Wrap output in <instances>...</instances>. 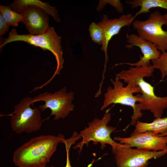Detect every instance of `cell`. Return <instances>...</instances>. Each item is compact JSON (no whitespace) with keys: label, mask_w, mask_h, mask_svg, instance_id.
<instances>
[{"label":"cell","mask_w":167,"mask_h":167,"mask_svg":"<svg viewBox=\"0 0 167 167\" xmlns=\"http://www.w3.org/2000/svg\"><path fill=\"white\" fill-rule=\"evenodd\" d=\"M154 69L152 65L131 67L115 75L118 76L120 80H123L124 83L139 87L141 95H136L140 100L138 108L141 111L149 110L156 118H161L167 108V96L161 97L156 96L154 87L143 79L151 76Z\"/></svg>","instance_id":"cell-1"},{"label":"cell","mask_w":167,"mask_h":167,"mask_svg":"<svg viewBox=\"0 0 167 167\" xmlns=\"http://www.w3.org/2000/svg\"><path fill=\"white\" fill-rule=\"evenodd\" d=\"M64 138L62 134L32 138L14 151L13 162L18 167H45Z\"/></svg>","instance_id":"cell-2"},{"label":"cell","mask_w":167,"mask_h":167,"mask_svg":"<svg viewBox=\"0 0 167 167\" xmlns=\"http://www.w3.org/2000/svg\"><path fill=\"white\" fill-rule=\"evenodd\" d=\"M62 37L58 36L53 27H49L44 34L34 35L30 34L19 35L16 30L13 29L9 32L6 38L2 39L0 48L6 45L15 41L26 42L34 46L41 48L44 50H48L51 52L55 57L57 62V67L51 78L46 83H49L57 75H59L60 71L63 68L64 60L63 51L61 45Z\"/></svg>","instance_id":"cell-3"},{"label":"cell","mask_w":167,"mask_h":167,"mask_svg":"<svg viewBox=\"0 0 167 167\" xmlns=\"http://www.w3.org/2000/svg\"><path fill=\"white\" fill-rule=\"evenodd\" d=\"M110 81L113 87L111 86L108 87L104 94L103 103L101 110H104L112 104H119L131 106L133 109V113L130 125H135L138 119L143 115L141 111L138 108V104L136 103L139 102L140 99L133 94L135 93H140V88L130 83L127 84L126 87H124L123 83L120 81L119 77L116 75L114 80L111 79Z\"/></svg>","instance_id":"cell-4"},{"label":"cell","mask_w":167,"mask_h":167,"mask_svg":"<svg viewBox=\"0 0 167 167\" xmlns=\"http://www.w3.org/2000/svg\"><path fill=\"white\" fill-rule=\"evenodd\" d=\"M32 101L30 97L23 98L15 106L11 114V127L17 134L32 133L41 129L43 121L41 111L36 107H31Z\"/></svg>","instance_id":"cell-5"},{"label":"cell","mask_w":167,"mask_h":167,"mask_svg":"<svg viewBox=\"0 0 167 167\" xmlns=\"http://www.w3.org/2000/svg\"><path fill=\"white\" fill-rule=\"evenodd\" d=\"M111 114L106 112L101 119L95 118L88 124V126L81 131L78 136L81 141L78 143L74 147V149L79 148L80 152L84 145L88 146L90 141H93L96 144L98 143L101 144V148L103 149L107 144L110 145L112 148L118 144L112 139L111 134L116 128L108 125L111 119Z\"/></svg>","instance_id":"cell-6"},{"label":"cell","mask_w":167,"mask_h":167,"mask_svg":"<svg viewBox=\"0 0 167 167\" xmlns=\"http://www.w3.org/2000/svg\"><path fill=\"white\" fill-rule=\"evenodd\" d=\"M166 24L163 15L156 11L150 14L148 18L144 21L134 20L132 25L143 39L154 44L161 52L167 49V31L162 27Z\"/></svg>","instance_id":"cell-7"},{"label":"cell","mask_w":167,"mask_h":167,"mask_svg":"<svg viewBox=\"0 0 167 167\" xmlns=\"http://www.w3.org/2000/svg\"><path fill=\"white\" fill-rule=\"evenodd\" d=\"M74 98V92H67L66 87L64 86L54 93L48 92L40 93L32 98V104L37 101H44L45 104L40 105L39 109L42 111L47 109L51 111L49 116L44 120L49 119L53 115L54 116V119L57 120L65 118L70 111H73L75 105L72 101Z\"/></svg>","instance_id":"cell-8"},{"label":"cell","mask_w":167,"mask_h":167,"mask_svg":"<svg viewBox=\"0 0 167 167\" xmlns=\"http://www.w3.org/2000/svg\"><path fill=\"white\" fill-rule=\"evenodd\" d=\"M112 150L117 167H147L150 160L158 158L167 153V149L155 152L133 149L128 145L119 143Z\"/></svg>","instance_id":"cell-9"},{"label":"cell","mask_w":167,"mask_h":167,"mask_svg":"<svg viewBox=\"0 0 167 167\" xmlns=\"http://www.w3.org/2000/svg\"><path fill=\"white\" fill-rule=\"evenodd\" d=\"M113 140L131 147L157 152L167 149V135L161 136L150 131L131 135L129 137H115Z\"/></svg>","instance_id":"cell-10"},{"label":"cell","mask_w":167,"mask_h":167,"mask_svg":"<svg viewBox=\"0 0 167 167\" xmlns=\"http://www.w3.org/2000/svg\"><path fill=\"white\" fill-rule=\"evenodd\" d=\"M135 18L130 13L123 14L118 18L109 19L108 15H103L101 20L97 24L102 28L104 32V39L101 49L105 54V62L102 78H105L106 64L108 60L107 49L110 41L114 36L119 34L121 28L125 26L129 27Z\"/></svg>","instance_id":"cell-11"},{"label":"cell","mask_w":167,"mask_h":167,"mask_svg":"<svg viewBox=\"0 0 167 167\" xmlns=\"http://www.w3.org/2000/svg\"><path fill=\"white\" fill-rule=\"evenodd\" d=\"M126 37L128 44H126L125 48L130 49L135 46L138 47L140 49L143 56L140 55L139 60L136 62L117 63L113 67L123 64L135 66H149L150 65V60L157 59L159 57L161 52L158 49L154 44L134 34H128L127 33Z\"/></svg>","instance_id":"cell-12"},{"label":"cell","mask_w":167,"mask_h":167,"mask_svg":"<svg viewBox=\"0 0 167 167\" xmlns=\"http://www.w3.org/2000/svg\"><path fill=\"white\" fill-rule=\"evenodd\" d=\"M19 14L23 16V23L29 34H43L49 29L48 14L41 9L34 6H28L23 9Z\"/></svg>","instance_id":"cell-13"},{"label":"cell","mask_w":167,"mask_h":167,"mask_svg":"<svg viewBox=\"0 0 167 167\" xmlns=\"http://www.w3.org/2000/svg\"><path fill=\"white\" fill-rule=\"evenodd\" d=\"M135 127L134 131L131 135L147 131H151L161 136L167 135V117L156 118L150 123L142 122L138 120Z\"/></svg>","instance_id":"cell-14"},{"label":"cell","mask_w":167,"mask_h":167,"mask_svg":"<svg viewBox=\"0 0 167 167\" xmlns=\"http://www.w3.org/2000/svg\"><path fill=\"white\" fill-rule=\"evenodd\" d=\"M31 6L41 9L53 16L55 21L58 22H61L55 7H52L48 3L39 0H15L10 4L9 6L13 11L20 13L24 8Z\"/></svg>","instance_id":"cell-15"},{"label":"cell","mask_w":167,"mask_h":167,"mask_svg":"<svg viewBox=\"0 0 167 167\" xmlns=\"http://www.w3.org/2000/svg\"><path fill=\"white\" fill-rule=\"evenodd\" d=\"M126 3L132 8L140 7L139 10L134 16L135 18L138 15L150 12V9L155 7H160L167 10V0H128Z\"/></svg>","instance_id":"cell-16"},{"label":"cell","mask_w":167,"mask_h":167,"mask_svg":"<svg viewBox=\"0 0 167 167\" xmlns=\"http://www.w3.org/2000/svg\"><path fill=\"white\" fill-rule=\"evenodd\" d=\"M0 14L7 24L14 27L18 26L19 22H23L22 15L11 10L9 6L1 5Z\"/></svg>","instance_id":"cell-17"},{"label":"cell","mask_w":167,"mask_h":167,"mask_svg":"<svg viewBox=\"0 0 167 167\" xmlns=\"http://www.w3.org/2000/svg\"><path fill=\"white\" fill-rule=\"evenodd\" d=\"M154 68L158 69L161 73V79L163 80L167 76V52H161L159 57L152 60Z\"/></svg>","instance_id":"cell-18"},{"label":"cell","mask_w":167,"mask_h":167,"mask_svg":"<svg viewBox=\"0 0 167 167\" xmlns=\"http://www.w3.org/2000/svg\"><path fill=\"white\" fill-rule=\"evenodd\" d=\"M89 31L90 36L95 43L102 45L104 39L103 29L97 23L92 22L89 25Z\"/></svg>","instance_id":"cell-19"},{"label":"cell","mask_w":167,"mask_h":167,"mask_svg":"<svg viewBox=\"0 0 167 167\" xmlns=\"http://www.w3.org/2000/svg\"><path fill=\"white\" fill-rule=\"evenodd\" d=\"M109 4L114 7L118 13H122L124 10L122 3L119 0H100L96 10L97 11L103 9L105 5Z\"/></svg>","instance_id":"cell-20"},{"label":"cell","mask_w":167,"mask_h":167,"mask_svg":"<svg viewBox=\"0 0 167 167\" xmlns=\"http://www.w3.org/2000/svg\"><path fill=\"white\" fill-rule=\"evenodd\" d=\"M79 139L78 136V133L74 132L71 138L68 139H63L62 143L64 144L66 151V163L65 167H72L69 157V151L72 145L74 144L75 141ZM50 167H55L54 165H51Z\"/></svg>","instance_id":"cell-21"},{"label":"cell","mask_w":167,"mask_h":167,"mask_svg":"<svg viewBox=\"0 0 167 167\" xmlns=\"http://www.w3.org/2000/svg\"><path fill=\"white\" fill-rule=\"evenodd\" d=\"M10 26L5 22L2 15L0 14V36H1L6 32L9 29Z\"/></svg>","instance_id":"cell-22"},{"label":"cell","mask_w":167,"mask_h":167,"mask_svg":"<svg viewBox=\"0 0 167 167\" xmlns=\"http://www.w3.org/2000/svg\"><path fill=\"white\" fill-rule=\"evenodd\" d=\"M163 16L166 21V24L165 25L167 27V13L163 15Z\"/></svg>","instance_id":"cell-23"},{"label":"cell","mask_w":167,"mask_h":167,"mask_svg":"<svg viewBox=\"0 0 167 167\" xmlns=\"http://www.w3.org/2000/svg\"><path fill=\"white\" fill-rule=\"evenodd\" d=\"M45 167H48V166H46Z\"/></svg>","instance_id":"cell-24"},{"label":"cell","mask_w":167,"mask_h":167,"mask_svg":"<svg viewBox=\"0 0 167 167\" xmlns=\"http://www.w3.org/2000/svg\"><path fill=\"white\" fill-rule=\"evenodd\" d=\"M166 51L167 52V49Z\"/></svg>","instance_id":"cell-25"},{"label":"cell","mask_w":167,"mask_h":167,"mask_svg":"<svg viewBox=\"0 0 167 167\" xmlns=\"http://www.w3.org/2000/svg\"></svg>","instance_id":"cell-26"}]
</instances>
